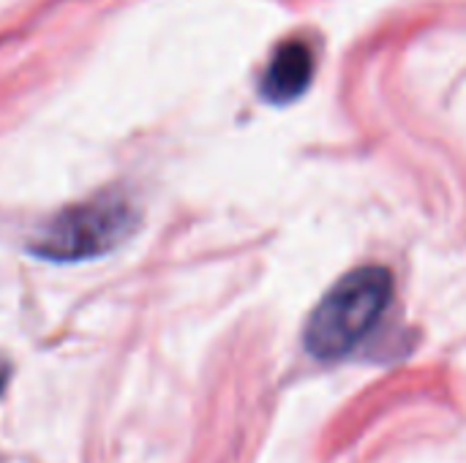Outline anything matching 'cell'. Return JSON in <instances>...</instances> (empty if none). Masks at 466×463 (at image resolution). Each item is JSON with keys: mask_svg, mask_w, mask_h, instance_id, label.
Masks as SVG:
<instances>
[{"mask_svg": "<svg viewBox=\"0 0 466 463\" xmlns=\"http://www.w3.org/2000/svg\"><path fill=\"white\" fill-rule=\"evenodd\" d=\"M311 76H314L311 46L300 38L284 41L273 52V57L262 74V96L270 104H289L309 90Z\"/></svg>", "mask_w": 466, "mask_h": 463, "instance_id": "3", "label": "cell"}, {"mask_svg": "<svg viewBox=\"0 0 466 463\" xmlns=\"http://www.w3.org/2000/svg\"><path fill=\"white\" fill-rule=\"evenodd\" d=\"M393 300V276L380 265L347 273L314 308L306 325V349L325 363L347 357L366 341Z\"/></svg>", "mask_w": 466, "mask_h": 463, "instance_id": "1", "label": "cell"}, {"mask_svg": "<svg viewBox=\"0 0 466 463\" xmlns=\"http://www.w3.org/2000/svg\"><path fill=\"white\" fill-rule=\"evenodd\" d=\"M139 224L137 205L120 191H101L60 210L30 240V254L55 265H76L112 254Z\"/></svg>", "mask_w": 466, "mask_h": 463, "instance_id": "2", "label": "cell"}, {"mask_svg": "<svg viewBox=\"0 0 466 463\" xmlns=\"http://www.w3.org/2000/svg\"><path fill=\"white\" fill-rule=\"evenodd\" d=\"M8 377H11V366H8L5 357H0V396H3V390L8 385Z\"/></svg>", "mask_w": 466, "mask_h": 463, "instance_id": "4", "label": "cell"}]
</instances>
